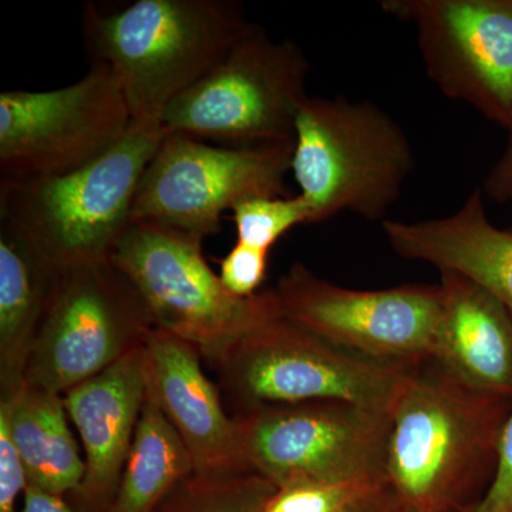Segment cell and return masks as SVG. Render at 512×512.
I'll use <instances>...</instances> for the list:
<instances>
[{"instance_id":"7c38bea8","label":"cell","mask_w":512,"mask_h":512,"mask_svg":"<svg viewBox=\"0 0 512 512\" xmlns=\"http://www.w3.org/2000/svg\"><path fill=\"white\" fill-rule=\"evenodd\" d=\"M274 291L285 319L360 355L417 365L436 350L440 284L362 291L332 284L296 264Z\"/></svg>"},{"instance_id":"f1b7e54d","label":"cell","mask_w":512,"mask_h":512,"mask_svg":"<svg viewBox=\"0 0 512 512\" xmlns=\"http://www.w3.org/2000/svg\"><path fill=\"white\" fill-rule=\"evenodd\" d=\"M396 500V495L390 490L389 485H382L360 497L342 512H389Z\"/></svg>"},{"instance_id":"4fadbf2b","label":"cell","mask_w":512,"mask_h":512,"mask_svg":"<svg viewBox=\"0 0 512 512\" xmlns=\"http://www.w3.org/2000/svg\"><path fill=\"white\" fill-rule=\"evenodd\" d=\"M412 26L427 77L447 99L512 128V0H383Z\"/></svg>"},{"instance_id":"2e32d148","label":"cell","mask_w":512,"mask_h":512,"mask_svg":"<svg viewBox=\"0 0 512 512\" xmlns=\"http://www.w3.org/2000/svg\"><path fill=\"white\" fill-rule=\"evenodd\" d=\"M382 228L397 255L463 276L490 292L512 313V231L490 221L481 188L447 217L386 220Z\"/></svg>"},{"instance_id":"30bf717a","label":"cell","mask_w":512,"mask_h":512,"mask_svg":"<svg viewBox=\"0 0 512 512\" xmlns=\"http://www.w3.org/2000/svg\"><path fill=\"white\" fill-rule=\"evenodd\" d=\"M293 140L261 146L217 147L165 134L148 163L131 222H150L198 239L217 234L221 218L241 202L289 197Z\"/></svg>"},{"instance_id":"d6986e66","label":"cell","mask_w":512,"mask_h":512,"mask_svg":"<svg viewBox=\"0 0 512 512\" xmlns=\"http://www.w3.org/2000/svg\"><path fill=\"white\" fill-rule=\"evenodd\" d=\"M0 413L8 419L28 484L47 493H76L86 464L67 423L62 394L23 384L15 396L0 400Z\"/></svg>"},{"instance_id":"7402d4cb","label":"cell","mask_w":512,"mask_h":512,"mask_svg":"<svg viewBox=\"0 0 512 512\" xmlns=\"http://www.w3.org/2000/svg\"><path fill=\"white\" fill-rule=\"evenodd\" d=\"M238 242L271 251L276 242L298 225H311V211L301 197H261L241 202L232 210Z\"/></svg>"},{"instance_id":"e0dca14e","label":"cell","mask_w":512,"mask_h":512,"mask_svg":"<svg viewBox=\"0 0 512 512\" xmlns=\"http://www.w3.org/2000/svg\"><path fill=\"white\" fill-rule=\"evenodd\" d=\"M443 313L431 359L461 382L512 400V313L453 272H440Z\"/></svg>"},{"instance_id":"6da1fadb","label":"cell","mask_w":512,"mask_h":512,"mask_svg":"<svg viewBox=\"0 0 512 512\" xmlns=\"http://www.w3.org/2000/svg\"><path fill=\"white\" fill-rule=\"evenodd\" d=\"M512 400L481 392L434 359L410 369L392 409L386 481L400 503L464 512L493 484Z\"/></svg>"},{"instance_id":"d4e9b609","label":"cell","mask_w":512,"mask_h":512,"mask_svg":"<svg viewBox=\"0 0 512 512\" xmlns=\"http://www.w3.org/2000/svg\"><path fill=\"white\" fill-rule=\"evenodd\" d=\"M26 487L28 474L10 436L8 419L0 413V512H16V501Z\"/></svg>"},{"instance_id":"44dd1931","label":"cell","mask_w":512,"mask_h":512,"mask_svg":"<svg viewBox=\"0 0 512 512\" xmlns=\"http://www.w3.org/2000/svg\"><path fill=\"white\" fill-rule=\"evenodd\" d=\"M278 488L252 473H192L165 497L154 512H262Z\"/></svg>"},{"instance_id":"83f0119b","label":"cell","mask_w":512,"mask_h":512,"mask_svg":"<svg viewBox=\"0 0 512 512\" xmlns=\"http://www.w3.org/2000/svg\"><path fill=\"white\" fill-rule=\"evenodd\" d=\"M22 512H73L60 495L47 493L45 490L28 484L23 494Z\"/></svg>"},{"instance_id":"ac0fdd59","label":"cell","mask_w":512,"mask_h":512,"mask_svg":"<svg viewBox=\"0 0 512 512\" xmlns=\"http://www.w3.org/2000/svg\"><path fill=\"white\" fill-rule=\"evenodd\" d=\"M59 268L35 242L0 218V400L25 384L30 349Z\"/></svg>"},{"instance_id":"603a6c76","label":"cell","mask_w":512,"mask_h":512,"mask_svg":"<svg viewBox=\"0 0 512 512\" xmlns=\"http://www.w3.org/2000/svg\"><path fill=\"white\" fill-rule=\"evenodd\" d=\"M387 485V484H383ZM382 485L298 483L278 488L262 512H342Z\"/></svg>"},{"instance_id":"277c9868","label":"cell","mask_w":512,"mask_h":512,"mask_svg":"<svg viewBox=\"0 0 512 512\" xmlns=\"http://www.w3.org/2000/svg\"><path fill=\"white\" fill-rule=\"evenodd\" d=\"M165 134L158 120H133L116 146L77 170L0 181V218L22 229L56 268L109 259Z\"/></svg>"},{"instance_id":"5b68a950","label":"cell","mask_w":512,"mask_h":512,"mask_svg":"<svg viewBox=\"0 0 512 512\" xmlns=\"http://www.w3.org/2000/svg\"><path fill=\"white\" fill-rule=\"evenodd\" d=\"M205 359L237 406V416L306 402H346L390 412L414 366L352 352L284 316Z\"/></svg>"},{"instance_id":"8992f818","label":"cell","mask_w":512,"mask_h":512,"mask_svg":"<svg viewBox=\"0 0 512 512\" xmlns=\"http://www.w3.org/2000/svg\"><path fill=\"white\" fill-rule=\"evenodd\" d=\"M109 259L140 293L156 328L204 357L282 316L274 288L232 295L205 261L202 239L163 225L131 222Z\"/></svg>"},{"instance_id":"ba28073f","label":"cell","mask_w":512,"mask_h":512,"mask_svg":"<svg viewBox=\"0 0 512 512\" xmlns=\"http://www.w3.org/2000/svg\"><path fill=\"white\" fill-rule=\"evenodd\" d=\"M249 471L276 488L387 484L390 412L346 402L259 407L235 417Z\"/></svg>"},{"instance_id":"3957f363","label":"cell","mask_w":512,"mask_h":512,"mask_svg":"<svg viewBox=\"0 0 512 512\" xmlns=\"http://www.w3.org/2000/svg\"><path fill=\"white\" fill-rule=\"evenodd\" d=\"M414 165L412 141L379 104L308 96L299 107L291 173L311 224L343 212L386 221Z\"/></svg>"},{"instance_id":"5bb4252c","label":"cell","mask_w":512,"mask_h":512,"mask_svg":"<svg viewBox=\"0 0 512 512\" xmlns=\"http://www.w3.org/2000/svg\"><path fill=\"white\" fill-rule=\"evenodd\" d=\"M147 396L177 431L194 473H248L238 423L222 406L220 390L201 367L191 343L154 328L143 343Z\"/></svg>"},{"instance_id":"cb8c5ba5","label":"cell","mask_w":512,"mask_h":512,"mask_svg":"<svg viewBox=\"0 0 512 512\" xmlns=\"http://www.w3.org/2000/svg\"><path fill=\"white\" fill-rule=\"evenodd\" d=\"M268 251L238 242L221 264L222 284L232 295L249 298L259 293L268 269Z\"/></svg>"},{"instance_id":"9a60e30c","label":"cell","mask_w":512,"mask_h":512,"mask_svg":"<svg viewBox=\"0 0 512 512\" xmlns=\"http://www.w3.org/2000/svg\"><path fill=\"white\" fill-rule=\"evenodd\" d=\"M146 399L143 346L63 394L86 453V473L76 494L87 511L109 510Z\"/></svg>"},{"instance_id":"f546056e","label":"cell","mask_w":512,"mask_h":512,"mask_svg":"<svg viewBox=\"0 0 512 512\" xmlns=\"http://www.w3.org/2000/svg\"><path fill=\"white\" fill-rule=\"evenodd\" d=\"M389 512H451V511L421 510V508L412 507V505H406V504L400 503L399 500H396V503L393 504V507L390 508Z\"/></svg>"},{"instance_id":"52a82bcc","label":"cell","mask_w":512,"mask_h":512,"mask_svg":"<svg viewBox=\"0 0 512 512\" xmlns=\"http://www.w3.org/2000/svg\"><path fill=\"white\" fill-rule=\"evenodd\" d=\"M309 60L292 40L254 25L207 76L168 104L167 134L261 146L293 140Z\"/></svg>"},{"instance_id":"9c48e42d","label":"cell","mask_w":512,"mask_h":512,"mask_svg":"<svg viewBox=\"0 0 512 512\" xmlns=\"http://www.w3.org/2000/svg\"><path fill=\"white\" fill-rule=\"evenodd\" d=\"M156 328L146 302L110 259L57 271L25 383L63 394L143 346Z\"/></svg>"},{"instance_id":"484cf974","label":"cell","mask_w":512,"mask_h":512,"mask_svg":"<svg viewBox=\"0 0 512 512\" xmlns=\"http://www.w3.org/2000/svg\"><path fill=\"white\" fill-rule=\"evenodd\" d=\"M464 512H512V409L505 421L493 484L477 504Z\"/></svg>"},{"instance_id":"4316f807","label":"cell","mask_w":512,"mask_h":512,"mask_svg":"<svg viewBox=\"0 0 512 512\" xmlns=\"http://www.w3.org/2000/svg\"><path fill=\"white\" fill-rule=\"evenodd\" d=\"M507 133L503 153L488 171L481 191L498 204L512 205V128Z\"/></svg>"},{"instance_id":"ffe728a7","label":"cell","mask_w":512,"mask_h":512,"mask_svg":"<svg viewBox=\"0 0 512 512\" xmlns=\"http://www.w3.org/2000/svg\"><path fill=\"white\" fill-rule=\"evenodd\" d=\"M194 464L183 441L147 396L136 436L107 512H154Z\"/></svg>"},{"instance_id":"7a4b0ae2","label":"cell","mask_w":512,"mask_h":512,"mask_svg":"<svg viewBox=\"0 0 512 512\" xmlns=\"http://www.w3.org/2000/svg\"><path fill=\"white\" fill-rule=\"evenodd\" d=\"M252 25L231 0H137L116 12L87 3L83 13L90 60L113 70L133 120L160 121Z\"/></svg>"},{"instance_id":"8fae6325","label":"cell","mask_w":512,"mask_h":512,"mask_svg":"<svg viewBox=\"0 0 512 512\" xmlns=\"http://www.w3.org/2000/svg\"><path fill=\"white\" fill-rule=\"evenodd\" d=\"M133 123L113 70L92 63L79 82L52 92L0 94V181L53 177L92 163Z\"/></svg>"}]
</instances>
